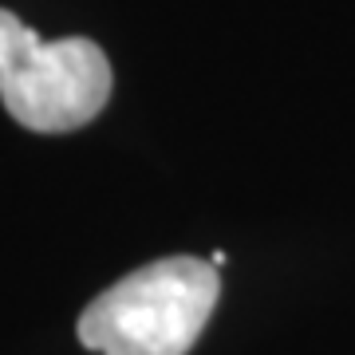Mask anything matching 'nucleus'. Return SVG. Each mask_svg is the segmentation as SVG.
I'll return each instance as SVG.
<instances>
[{"mask_svg": "<svg viewBox=\"0 0 355 355\" xmlns=\"http://www.w3.org/2000/svg\"><path fill=\"white\" fill-rule=\"evenodd\" d=\"M221 277L202 257H162L99 292L76 331L99 355H186L205 331Z\"/></svg>", "mask_w": 355, "mask_h": 355, "instance_id": "obj_1", "label": "nucleus"}, {"mask_svg": "<svg viewBox=\"0 0 355 355\" xmlns=\"http://www.w3.org/2000/svg\"><path fill=\"white\" fill-rule=\"evenodd\" d=\"M114 87L111 60L83 36L40 40L0 8V99L24 130L67 135L87 127Z\"/></svg>", "mask_w": 355, "mask_h": 355, "instance_id": "obj_2", "label": "nucleus"}]
</instances>
